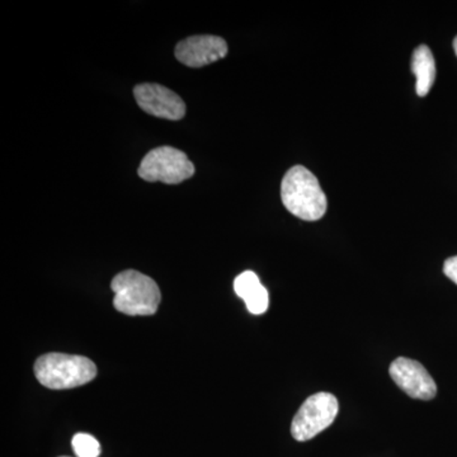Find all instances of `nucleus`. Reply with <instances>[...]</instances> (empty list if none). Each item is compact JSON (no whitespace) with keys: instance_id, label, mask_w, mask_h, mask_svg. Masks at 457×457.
<instances>
[{"instance_id":"11","label":"nucleus","mask_w":457,"mask_h":457,"mask_svg":"<svg viewBox=\"0 0 457 457\" xmlns=\"http://www.w3.org/2000/svg\"><path fill=\"white\" fill-rule=\"evenodd\" d=\"M71 446L77 457H99L101 445L88 433H77L71 441Z\"/></svg>"},{"instance_id":"13","label":"nucleus","mask_w":457,"mask_h":457,"mask_svg":"<svg viewBox=\"0 0 457 457\" xmlns=\"http://www.w3.org/2000/svg\"><path fill=\"white\" fill-rule=\"evenodd\" d=\"M453 50H455L456 56H457V36L455 40H453Z\"/></svg>"},{"instance_id":"5","label":"nucleus","mask_w":457,"mask_h":457,"mask_svg":"<svg viewBox=\"0 0 457 457\" xmlns=\"http://www.w3.org/2000/svg\"><path fill=\"white\" fill-rule=\"evenodd\" d=\"M338 409V400L333 394L321 392L309 396L294 417L291 435L299 442L312 440L332 426Z\"/></svg>"},{"instance_id":"7","label":"nucleus","mask_w":457,"mask_h":457,"mask_svg":"<svg viewBox=\"0 0 457 457\" xmlns=\"http://www.w3.org/2000/svg\"><path fill=\"white\" fill-rule=\"evenodd\" d=\"M394 383L411 398L431 400L437 394V385L418 361L399 357L389 369Z\"/></svg>"},{"instance_id":"10","label":"nucleus","mask_w":457,"mask_h":457,"mask_svg":"<svg viewBox=\"0 0 457 457\" xmlns=\"http://www.w3.org/2000/svg\"><path fill=\"white\" fill-rule=\"evenodd\" d=\"M411 71L416 75L417 95L426 97L436 79V62L431 50L426 45H420L411 57Z\"/></svg>"},{"instance_id":"3","label":"nucleus","mask_w":457,"mask_h":457,"mask_svg":"<svg viewBox=\"0 0 457 457\" xmlns=\"http://www.w3.org/2000/svg\"><path fill=\"white\" fill-rule=\"evenodd\" d=\"M35 375L49 389H73L92 381L97 376V366L83 356L47 353L36 361Z\"/></svg>"},{"instance_id":"14","label":"nucleus","mask_w":457,"mask_h":457,"mask_svg":"<svg viewBox=\"0 0 457 457\" xmlns=\"http://www.w3.org/2000/svg\"><path fill=\"white\" fill-rule=\"evenodd\" d=\"M62 457H66V456H62Z\"/></svg>"},{"instance_id":"12","label":"nucleus","mask_w":457,"mask_h":457,"mask_svg":"<svg viewBox=\"0 0 457 457\" xmlns=\"http://www.w3.org/2000/svg\"><path fill=\"white\" fill-rule=\"evenodd\" d=\"M444 273L457 285V255L446 260L444 264Z\"/></svg>"},{"instance_id":"6","label":"nucleus","mask_w":457,"mask_h":457,"mask_svg":"<svg viewBox=\"0 0 457 457\" xmlns=\"http://www.w3.org/2000/svg\"><path fill=\"white\" fill-rule=\"evenodd\" d=\"M134 96L141 110L158 119L179 121L185 117L186 104L183 99L161 84H139L135 87Z\"/></svg>"},{"instance_id":"4","label":"nucleus","mask_w":457,"mask_h":457,"mask_svg":"<svg viewBox=\"0 0 457 457\" xmlns=\"http://www.w3.org/2000/svg\"><path fill=\"white\" fill-rule=\"evenodd\" d=\"M137 173L147 182L179 185L194 176L195 165L185 153L176 147L159 146L144 156Z\"/></svg>"},{"instance_id":"2","label":"nucleus","mask_w":457,"mask_h":457,"mask_svg":"<svg viewBox=\"0 0 457 457\" xmlns=\"http://www.w3.org/2000/svg\"><path fill=\"white\" fill-rule=\"evenodd\" d=\"M117 312L131 317H146L158 312L162 295L154 279L137 270L119 273L111 284Z\"/></svg>"},{"instance_id":"9","label":"nucleus","mask_w":457,"mask_h":457,"mask_svg":"<svg viewBox=\"0 0 457 457\" xmlns=\"http://www.w3.org/2000/svg\"><path fill=\"white\" fill-rule=\"evenodd\" d=\"M234 290L240 299L245 300L246 309L252 314H264L269 309V291L261 284L260 278L252 270H245L237 276L234 281Z\"/></svg>"},{"instance_id":"8","label":"nucleus","mask_w":457,"mask_h":457,"mask_svg":"<svg viewBox=\"0 0 457 457\" xmlns=\"http://www.w3.org/2000/svg\"><path fill=\"white\" fill-rule=\"evenodd\" d=\"M227 54V41L218 36H192L180 41L176 47L177 60L189 68L212 64Z\"/></svg>"},{"instance_id":"1","label":"nucleus","mask_w":457,"mask_h":457,"mask_svg":"<svg viewBox=\"0 0 457 457\" xmlns=\"http://www.w3.org/2000/svg\"><path fill=\"white\" fill-rule=\"evenodd\" d=\"M281 198L288 212L305 221H317L327 212V196L319 180L303 165H295L282 179Z\"/></svg>"}]
</instances>
